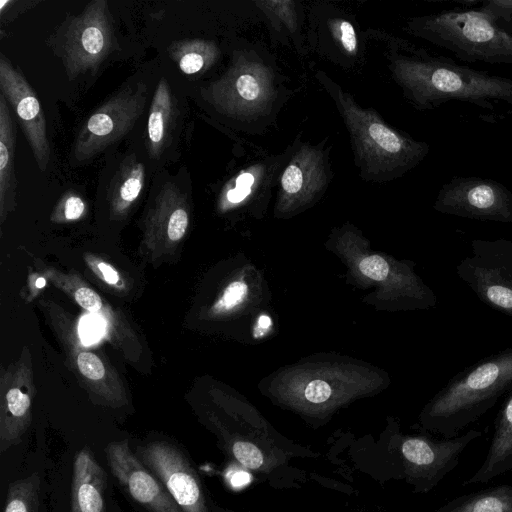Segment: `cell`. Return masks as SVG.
I'll list each match as a JSON object with an SVG mask.
<instances>
[{"mask_svg":"<svg viewBox=\"0 0 512 512\" xmlns=\"http://www.w3.org/2000/svg\"><path fill=\"white\" fill-rule=\"evenodd\" d=\"M271 326V319L267 315L260 316L258 320V328L262 330H267Z\"/></svg>","mask_w":512,"mask_h":512,"instance_id":"obj_38","label":"cell"},{"mask_svg":"<svg viewBox=\"0 0 512 512\" xmlns=\"http://www.w3.org/2000/svg\"><path fill=\"white\" fill-rule=\"evenodd\" d=\"M255 182L256 177L252 170L249 169L241 172L232 180L233 185L227 187L224 199L230 204L242 202L251 194Z\"/></svg>","mask_w":512,"mask_h":512,"instance_id":"obj_30","label":"cell"},{"mask_svg":"<svg viewBox=\"0 0 512 512\" xmlns=\"http://www.w3.org/2000/svg\"><path fill=\"white\" fill-rule=\"evenodd\" d=\"M148 97L143 82L128 85L113 94L85 121L73 147L74 158L85 162L123 138L142 115Z\"/></svg>","mask_w":512,"mask_h":512,"instance_id":"obj_7","label":"cell"},{"mask_svg":"<svg viewBox=\"0 0 512 512\" xmlns=\"http://www.w3.org/2000/svg\"><path fill=\"white\" fill-rule=\"evenodd\" d=\"M44 276H47L55 286L69 294L83 309L94 313L103 307L101 297L78 277L62 274L50 268L44 270Z\"/></svg>","mask_w":512,"mask_h":512,"instance_id":"obj_26","label":"cell"},{"mask_svg":"<svg viewBox=\"0 0 512 512\" xmlns=\"http://www.w3.org/2000/svg\"><path fill=\"white\" fill-rule=\"evenodd\" d=\"M481 436L470 429L453 438L395 434L388 444L393 473L417 493L434 489L459 463L467 446Z\"/></svg>","mask_w":512,"mask_h":512,"instance_id":"obj_5","label":"cell"},{"mask_svg":"<svg viewBox=\"0 0 512 512\" xmlns=\"http://www.w3.org/2000/svg\"><path fill=\"white\" fill-rule=\"evenodd\" d=\"M248 292L247 285L242 281H234L226 287L222 296L214 306L216 312L232 309L245 299Z\"/></svg>","mask_w":512,"mask_h":512,"instance_id":"obj_32","label":"cell"},{"mask_svg":"<svg viewBox=\"0 0 512 512\" xmlns=\"http://www.w3.org/2000/svg\"><path fill=\"white\" fill-rule=\"evenodd\" d=\"M85 259L90 269L103 282L118 290L124 288V281L120 273L111 264L93 255H86Z\"/></svg>","mask_w":512,"mask_h":512,"instance_id":"obj_31","label":"cell"},{"mask_svg":"<svg viewBox=\"0 0 512 512\" xmlns=\"http://www.w3.org/2000/svg\"><path fill=\"white\" fill-rule=\"evenodd\" d=\"M360 271L367 277L382 281L389 274L388 263L379 255H370L364 257L359 263Z\"/></svg>","mask_w":512,"mask_h":512,"instance_id":"obj_33","label":"cell"},{"mask_svg":"<svg viewBox=\"0 0 512 512\" xmlns=\"http://www.w3.org/2000/svg\"><path fill=\"white\" fill-rule=\"evenodd\" d=\"M112 474L134 501L149 512H183L162 482L142 463L127 441L106 446Z\"/></svg>","mask_w":512,"mask_h":512,"instance_id":"obj_12","label":"cell"},{"mask_svg":"<svg viewBox=\"0 0 512 512\" xmlns=\"http://www.w3.org/2000/svg\"><path fill=\"white\" fill-rule=\"evenodd\" d=\"M210 506H211L212 512H234L230 509H227V508H224V507L218 505L217 503L213 502L212 500H210Z\"/></svg>","mask_w":512,"mask_h":512,"instance_id":"obj_39","label":"cell"},{"mask_svg":"<svg viewBox=\"0 0 512 512\" xmlns=\"http://www.w3.org/2000/svg\"><path fill=\"white\" fill-rule=\"evenodd\" d=\"M7 100L0 94V215L13 209L17 179L14 170L16 130Z\"/></svg>","mask_w":512,"mask_h":512,"instance_id":"obj_20","label":"cell"},{"mask_svg":"<svg viewBox=\"0 0 512 512\" xmlns=\"http://www.w3.org/2000/svg\"><path fill=\"white\" fill-rule=\"evenodd\" d=\"M203 95L222 113L242 115L268 100V80L259 67L236 61L223 77L204 89Z\"/></svg>","mask_w":512,"mask_h":512,"instance_id":"obj_13","label":"cell"},{"mask_svg":"<svg viewBox=\"0 0 512 512\" xmlns=\"http://www.w3.org/2000/svg\"><path fill=\"white\" fill-rule=\"evenodd\" d=\"M114 40L107 1H91L66 29L62 59L68 78L96 71L112 51Z\"/></svg>","mask_w":512,"mask_h":512,"instance_id":"obj_9","label":"cell"},{"mask_svg":"<svg viewBox=\"0 0 512 512\" xmlns=\"http://www.w3.org/2000/svg\"><path fill=\"white\" fill-rule=\"evenodd\" d=\"M332 34L340 48L350 56L358 50V39L353 25L345 19L335 18L331 22Z\"/></svg>","mask_w":512,"mask_h":512,"instance_id":"obj_29","label":"cell"},{"mask_svg":"<svg viewBox=\"0 0 512 512\" xmlns=\"http://www.w3.org/2000/svg\"><path fill=\"white\" fill-rule=\"evenodd\" d=\"M103 326L99 318L89 316L82 319L79 332L84 344L95 342L102 334Z\"/></svg>","mask_w":512,"mask_h":512,"instance_id":"obj_36","label":"cell"},{"mask_svg":"<svg viewBox=\"0 0 512 512\" xmlns=\"http://www.w3.org/2000/svg\"><path fill=\"white\" fill-rule=\"evenodd\" d=\"M40 484L38 473L12 482L8 487L4 512H41Z\"/></svg>","mask_w":512,"mask_h":512,"instance_id":"obj_25","label":"cell"},{"mask_svg":"<svg viewBox=\"0 0 512 512\" xmlns=\"http://www.w3.org/2000/svg\"><path fill=\"white\" fill-rule=\"evenodd\" d=\"M8 375V374H7ZM30 373L26 369L16 372L7 384L1 386L0 452L18 444L31 422L32 388L27 384Z\"/></svg>","mask_w":512,"mask_h":512,"instance_id":"obj_16","label":"cell"},{"mask_svg":"<svg viewBox=\"0 0 512 512\" xmlns=\"http://www.w3.org/2000/svg\"><path fill=\"white\" fill-rule=\"evenodd\" d=\"M328 182L324 152L303 145L284 168L279 184L284 205L302 204L314 198Z\"/></svg>","mask_w":512,"mask_h":512,"instance_id":"obj_14","label":"cell"},{"mask_svg":"<svg viewBox=\"0 0 512 512\" xmlns=\"http://www.w3.org/2000/svg\"><path fill=\"white\" fill-rule=\"evenodd\" d=\"M457 276L487 306L512 317V240L474 239Z\"/></svg>","mask_w":512,"mask_h":512,"instance_id":"obj_6","label":"cell"},{"mask_svg":"<svg viewBox=\"0 0 512 512\" xmlns=\"http://www.w3.org/2000/svg\"><path fill=\"white\" fill-rule=\"evenodd\" d=\"M270 14L277 16L282 22L286 23L289 28H293L295 24V14L292 2L289 1H268L257 3Z\"/></svg>","mask_w":512,"mask_h":512,"instance_id":"obj_34","label":"cell"},{"mask_svg":"<svg viewBox=\"0 0 512 512\" xmlns=\"http://www.w3.org/2000/svg\"><path fill=\"white\" fill-rule=\"evenodd\" d=\"M47 284V280L45 277L43 276H38L35 278L34 282H33V287H34V290L32 291L33 293H37L36 291L42 289L43 287H45Z\"/></svg>","mask_w":512,"mask_h":512,"instance_id":"obj_37","label":"cell"},{"mask_svg":"<svg viewBox=\"0 0 512 512\" xmlns=\"http://www.w3.org/2000/svg\"><path fill=\"white\" fill-rule=\"evenodd\" d=\"M145 185V166L134 155L128 157L115 173L108 192L110 213L125 216L140 198Z\"/></svg>","mask_w":512,"mask_h":512,"instance_id":"obj_21","label":"cell"},{"mask_svg":"<svg viewBox=\"0 0 512 512\" xmlns=\"http://www.w3.org/2000/svg\"><path fill=\"white\" fill-rule=\"evenodd\" d=\"M175 102L168 81L161 78L149 109L147 121V150L151 159H157L169 143L175 118Z\"/></svg>","mask_w":512,"mask_h":512,"instance_id":"obj_19","label":"cell"},{"mask_svg":"<svg viewBox=\"0 0 512 512\" xmlns=\"http://www.w3.org/2000/svg\"><path fill=\"white\" fill-rule=\"evenodd\" d=\"M510 470H512V391L496 417L493 436L483 464L464 482V485L486 483Z\"/></svg>","mask_w":512,"mask_h":512,"instance_id":"obj_18","label":"cell"},{"mask_svg":"<svg viewBox=\"0 0 512 512\" xmlns=\"http://www.w3.org/2000/svg\"><path fill=\"white\" fill-rule=\"evenodd\" d=\"M137 455L183 512H212L199 475L178 447L153 441L139 447Z\"/></svg>","mask_w":512,"mask_h":512,"instance_id":"obj_10","label":"cell"},{"mask_svg":"<svg viewBox=\"0 0 512 512\" xmlns=\"http://www.w3.org/2000/svg\"><path fill=\"white\" fill-rule=\"evenodd\" d=\"M76 366L80 374L90 383L89 386L104 398L106 403L119 406L126 402L124 394L107 384V380H113L112 374L96 354L80 351L76 356Z\"/></svg>","mask_w":512,"mask_h":512,"instance_id":"obj_24","label":"cell"},{"mask_svg":"<svg viewBox=\"0 0 512 512\" xmlns=\"http://www.w3.org/2000/svg\"><path fill=\"white\" fill-rule=\"evenodd\" d=\"M406 30L464 62L512 65V32L476 9L415 16L408 20Z\"/></svg>","mask_w":512,"mask_h":512,"instance_id":"obj_4","label":"cell"},{"mask_svg":"<svg viewBox=\"0 0 512 512\" xmlns=\"http://www.w3.org/2000/svg\"><path fill=\"white\" fill-rule=\"evenodd\" d=\"M86 212L84 199L74 191H68L59 200L51 219L55 222H67L80 219Z\"/></svg>","mask_w":512,"mask_h":512,"instance_id":"obj_28","label":"cell"},{"mask_svg":"<svg viewBox=\"0 0 512 512\" xmlns=\"http://www.w3.org/2000/svg\"><path fill=\"white\" fill-rule=\"evenodd\" d=\"M433 208L467 219L512 223V191L493 179L454 176L438 191Z\"/></svg>","mask_w":512,"mask_h":512,"instance_id":"obj_8","label":"cell"},{"mask_svg":"<svg viewBox=\"0 0 512 512\" xmlns=\"http://www.w3.org/2000/svg\"><path fill=\"white\" fill-rule=\"evenodd\" d=\"M390 57L394 80L418 110L435 109L450 101L494 110L512 106V79L460 65L453 59L405 44Z\"/></svg>","mask_w":512,"mask_h":512,"instance_id":"obj_1","label":"cell"},{"mask_svg":"<svg viewBox=\"0 0 512 512\" xmlns=\"http://www.w3.org/2000/svg\"><path fill=\"white\" fill-rule=\"evenodd\" d=\"M467 9H476L494 18L512 32V0H455Z\"/></svg>","mask_w":512,"mask_h":512,"instance_id":"obj_27","label":"cell"},{"mask_svg":"<svg viewBox=\"0 0 512 512\" xmlns=\"http://www.w3.org/2000/svg\"><path fill=\"white\" fill-rule=\"evenodd\" d=\"M332 394L330 385L323 380L311 381L304 391L305 399L313 404L326 402Z\"/></svg>","mask_w":512,"mask_h":512,"instance_id":"obj_35","label":"cell"},{"mask_svg":"<svg viewBox=\"0 0 512 512\" xmlns=\"http://www.w3.org/2000/svg\"><path fill=\"white\" fill-rule=\"evenodd\" d=\"M434 512H512V485H497L455 497Z\"/></svg>","mask_w":512,"mask_h":512,"instance_id":"obj_22","label":"cell"},{"mask_svg":"<svg viewBox=\"0 0 512 512\" xmlns=\"http://www.w3.org/2000/svg\"><path fill=\"white\" fill-rule=\"evenodd\" d=\"M107 475L87 447L75 456L70 512H106Z\"/></svg>","mask_w":512,"mask_h":512,"instance_id":"obj_17","label":"cell"},{"mask_svg":"<svg viewBox=\"0 0 512 512\" xmlns=\"http://www.w3.org/2000/svg\"><path fill=\"white\" fill-rule=\"evenodd\" d=\"M170 58L186 75H194L209 69L218 57V48L204 39H184L172 42L168 47Z\"/></svg>","mask_w":512,"mask_h":512,"instance_id":"obj_23","label":"cell"},{"mask_svg":"<svg viewBox=\"0 0 512 512\" xmlns=\"http://www.w3.org/2000/svg\"><path fill=\"white\" fill-rule=\"evenodd\" d=\"M512 391V347L467 367L427 403L420 415L424 430L453 438Z\"/></svg>","mask_w":512,"mask_h":512,"instance_id":"obj_3","label":"cell"},{"mask_svg":"<svg viewBox=\"0 0 512 512\" xmlns=\"http://www.w3.org/2000/svg\"><path fill=\"white\" fill-rule=\"evenodd\" d=\"M335 102L349 132L362 178L385 182L403 176L428 155L430 147L389 126L373 109H365L324 72L316 75Z\"/></svg>","mask_w":512,"mask_h":512,"instance_id":"obj_2","label":"cell"},{"mask_svg":"<svg viewBox=\"0 0 512 512\" xmlns=\"http://www.w3.org/2000/svg\"><path fill=\"white\" fill-rule=\"evenodd\" d=\"M0 90L17 115L34 159L43 172L50 161V144L41 103L24 75L0 55Z\"/></svg>","mask_w":512,"mask_h":512,"instance_id":"obj_11","label":"cell"},{"mask_svg":"<svg viewBox=\"0 0 512 512\" xmlns=\"http://www.w3.org/2000/svg\"><path fill=\"white\" fill-rule=\"evenodd\" d=\"M190 222L186 195L173 182H166L157 193L145 220V237L150 242L174 245L182 240Z\"/></svg>","mask_w":512,"mask_h":512,"instance_id":"obj_15","label":"cell"}]
</instances>
